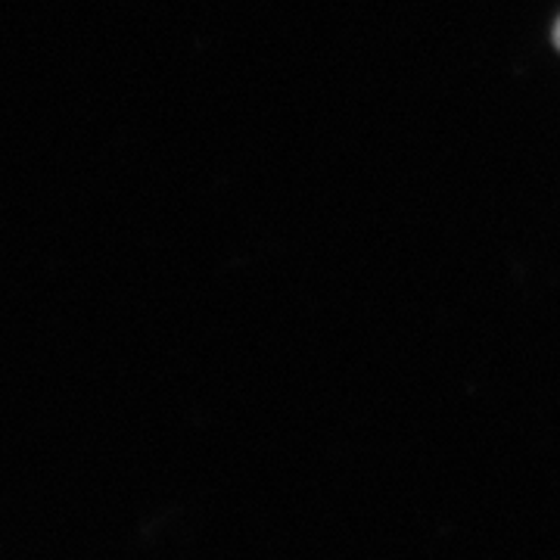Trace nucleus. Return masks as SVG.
<instances>
[{
    "instance_id": "obj_1",
    "label": "nucleus",
    "mask_w": 560,
    "mask_h": 560,
    "mask_svg": "<svg viewBox=\"0 0 560 560\" xmlns=\"http://www.w3.org/2000/svg\"><path fill=\"white\" fill-rule=\"evenodd\" d=\"M555 40H558V47H560V22H558V28H555Z\"/></svg>"
}]
</instances>
